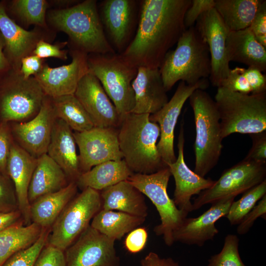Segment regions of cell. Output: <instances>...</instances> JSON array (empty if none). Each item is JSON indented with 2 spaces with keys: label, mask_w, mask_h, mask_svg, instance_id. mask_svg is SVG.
I'll return each mask as SVG.
<instances>
[{
  "label": "cell",
  "mask_w": 266,
  "mask_h": 266,
  "mask_svg": "<svg viewBox=\"0 0 266 266\" xmlns=\"http://www.w3.org/2000/svg\"><path fill=\"white\" fill-rule=\"evenodd\" d=\"M191 1L140 0L135 35L121 54L138 67L159 68L186 30L184 18Z\"/></svg>",
  "instance_id": "obj_1"
},
{
  "label": "cell",
  "mask_w": 266,
  "mask_h": 266,
  "mask_svg": "<svg viewBox=\"0 0 266 266\" xmlns=\"http://www.w3.org/2000/svg\"><path fill=\"white\" fill-rule=\"evenodd\" d=\"M149 114L130 112L121 116L118 128L123 159L133 173L151 174L167 167L157 149L159 125Z\"/></svg>",
  "instance_id": "obj_2"
},
{
  "label": "cell",
  "mask_w": 266,
  "mask_h": 266,
  "mask_svg": "<svg viewBox=\"0 0 266 266\" xmlns=\"http://www.w3.org/2000/svg\"><path fill=\"white\" fill-rule=\"evenodd\" d=\"M50 24L66 33L70 49L87 54L117 53L109 43L100 19L96 0H85L65 9L48 13Z\"/></svg>",
  "instance_id": "obj_3"
},
{
  "label": "cell",
  "mask_w": 266,
  "mask_h": 266,
  "mask_svg": "<svg viewBox=\"0 0 266 266\" xmlns=\"http://www.w3.org/2000/svg\"><path fill=\"white\" fill-rule=\"evenodd\" d=\"M211 68L208 46L193 26L183 33L175 49L168 51L159 69L167 92L179 81L194 85L209 77Z\"/></svg>",
  "instance_id": "obj_4"
},
{
  "label": "cell",
  "mask_w": 266,
  "mask_h": 266,
  "mask_svg": "<svg viewBox=\"0 0 266 266\" xmlns=\"http://www.w3.org/2000/svg\"><path fill=\"white\" fill-rule=\"evenodd\" d=\"M194 116V172L204 177L217 165L223 149L220 117L215 101L201 89L189 98Z\"/></svg>",
  "instance_id": "obj_5"
},
{
  "label": "cell",
  "mask_w": 266,
  "mask_h": 266,
  "mask_svg": "<svg viewBox=\"0 0 266 266\" xmlns=\"http://www.w3.org/2000/svg\"><path fill=\"white\" fill-rule=\"evenodd\" d=\"M223 139L266 131V93L244 94L218 87L215 95Z\"/></svg>",
  "instance_id": "obj_6"
},
{
  "label": "cell",
  "mask_w": 266,
  "mask_h": 266,
  "mask_svg": "<svg viewBox=\"0 0 266 266\" xmlns=\"http://www.w3.org/2000/svg\"><path fill=\"white\" fill-rule=\"evenodd\" d=\"M89 72L100 82L120 116L132 112L135 96L132 83L138 67L121 54L88 55Z\"/></svg>",
  "instance_id": "obj_7"
},
{
  "label": "cell",
  "mask_w": 266,
  "mask_h": 266,
  "mask_svg": "<svg viewBox=\"0 0 266 266\" xmlns=\"http://www.w3.org/2000/svg\"><path fill=\"white\" fill-rule=\"evenodd\" d=\"M171 176L168 167L151 174L133 173L127 180L146 196L156 207L161 223L154 231L157 236H162L165 244L171 246L174 242L173 233L182 224L188 213L179 209L167 192Z\"/></svg>",
  "instance_id": "obj_8"
},
{
  "label": "cell",
  "mask_w": 266,
  "mask_h": 266,
  "mask_svg": "<svg viewBox=\"0 0 266 266\" xmlns=\"http://www.w3.org/2000/svg\"><path fill=\"white\" fill-rule=\"evenodd\" d=\"M100 191L87 188L67 204L50 231L47 243L65 251L101 209Z\"/></svg>",
  "instance_id": "obj_9"
},
{
  "label": "cell",
  "mask_w": 266,
  "mask_h": 266,
  "mask_svg": "<svg viewBox=\"0 0 266 266\" xmlns=\"http://www.w3.org/2000/svg\"><path fill=\"white\" fill-rule=\"evenodd\" d=\"M0 85V123L25 122L39 112L46 96L34 78L25 79L20 71Z\"/></svg>",
  "instance_id": "obj_10"
},
{
  "label": "cell",
  "mask_w": 266,
  "mask_h": 266,
  "mask_svg": "<svg viewBox=\"0 0 266 266\" xmlns=\"http://www.w3.org/2000/svg\"><path fill=\"white\" fill-rule=\"evenodd\" d=\"M266 180V163L242 160L222 173L209 189L201 191L194 201L193 210L227 198H235Z\"/></svg>",
  "instance_id": "obj_11"
},
{
  "label": "cell",
  "mask_w": 266,
  "mask_h": 266,
  "mask_svg": "<svg viewBox=\"0 0 266 266\" xmlns=\"http://www.w3.org/2000/svg\"><path fill=\"white\" fill-rule=\"evenodd\" d=\"M140 1L104 0L99 15L106 36L114 50L121 54L132 41L137 29Z\"/></svg>",
  "instance_id": "obj_12"
},
{
  "label": "cell",
  "mask_w": 266,
  "mask_h": 266,
  "mask_svg": "<svg viewBox=\"0 0 266 266\" xmlns=\"http://www.w3.org/2000/svg\"><path fill=\"white\" fill-rule=\"evenodd\" d=\"M208 85L206 78L194 85L180 81L170 100L159 110L150 115V120L157 123L160 128V139L157 147L166 166L176 160L174 150V129L185 103L194 91L198 89L205 90Z\"/></svg>",
  "instance_id": "obj_13"
},
{
  "label": "cell",
  "mask_w": 266,
  "mask_h": 266,
  "mask_svg": "<svg viewBox=\"0 0 266 266\" xmlns=\"http://www.w3.org/2000/svg\"><path fill=\"white\" fill-rule=\"evenodd\" d=\"M115 241L90 225L65 251V266H120Z\"/></svg>",
  "instance_id": "obj_14"
},
{
  "label": "cell",
  "mask_w": 266,
  "mask_h": 266,
  "mask_svg": "<svg viewBox=\"0 0 266 266\" xmlns=\"http://www.w3.org/2000/svg\"><path fill=\"white\" fill-rule=\"evenodd\" d=\"M78 154L81 173L108 161L121 160V152L118 138V128H93L82 132H73Z\"/></svg>",
  "instance_id": "obj_15"
},
{
  "label": "cell",
  "mask_w": 266,
  "mask_h": 266,
  "mask_svg": "<svg viewBox=\"0 0 266 266\" xmlns=\"http://www.w3.org/2000/svg\"><path fill=\"white\" fill-rule=\"evenodd\" d=\"M196 22L195 27L209 50V80L213 86L219 87L231 69L226 47L229 31L214 8L201 14Z\"/></svg>",
  "instance_id": "obj_16"
},
{
  "label": "cell",
  "mask_w": 266,
  "mask_h": 266,
  "mask_svg": "<svg viewBox=\"0 0 266 266\" xmlns=\"http://www.w3.org/2000/svg\"><path fill=\"white\" fill-rule=\"evenodd\" d=\"M56 119L51 98L46 96L38 114L25 122H11L14 141L33 157L47 153Z\"/></svg>",
  "instance_id": "obj_17"
},
{
  "label": "cell",
  "mask_w": 266,
  "mask_h": 266,
  "mask_svg": "<svg viewBox=\"0 0 266 266\" xmlns=\"http://www.w3.org/2000/svg\"><path fill=\"white\" fill-rule=\"evenodd\" d=\"M70 64L57 67L43 64L34 76L46 96L54 98L74 95L79 82L89 72L88 54L73 49H70Z\"/></svg>",
  "instance_id": "obj_18"
},
{
  "label": "cell",
  "mask_w": 266,
  "mask_h": 266,
  "mask_svg": "<svg viewBox=\"0 0 266 266\" xmlns=\"http://www.w3.org/2000/svg\"><path fill=\"white\" fill-rule=\"evenodd\" d=\"M74 95L90 117L95 127L118 128L121 116L94 75L88 72L81 79Z\"/></svg>",
  "instance_id": "obj_19"
},
{
  "label": "cell",
  "mask_w": 266,
  "mask_h": 266,
  "mask_svg": "<svg viewBox=\"0 0 266 266\" xmlns=\"http://www.w3.org/2000/svg\"><path fill=\"white\" fill-rule=\"evenodd\" d=\"M184 121L182 120L177 144L178 156L176 161L167 166L175 181L173 200L179 209L189 213L193 211L191 201L192 196L199 195L201 191L209 189L213 185L215 180L199 175L187 166L184 156Z\"/></svg>",
  "instance_id": "obj_20"
},
{
  "label": "cell",
  "mask_w": 266,
  "mask_h": 266,
  "mask_svg": "<svg viewBox=\"0 0 266 266\" xmlns=\"http://www.w3.org/2000/svg\"><path fill=\"white\" fill-rule=\"evenodd\" d=\"M234 198H227L212 203L209 209L198 217L185 218L173 233L174 241L200 247L207 241L213 240L219 233L216 222L228 214Z\"/></svg>",
  "instance_id": "obj_21"
},
{
  "label": "cell",
  "mask_w": 266,
  "mask_h": 266,
  "mask_svg": "<svg viewBox=\"0 0 266 266\" xmlns=\"http://www.w3.org/2000/svg\"><path fill=\"white\" fill-rule=\"evenodd\" d=\"M37 161V158L31 156L14 141L8 159L7 172L13 183L18 209L26 225L32 223L28 190Z\"/></svg>",
  "instance_id": "obj_22"
},
{
  "label": "cell",
  "mask_w": 266,
  "mask_h": 266,
  "mask_svg": "<svg viewBox=\"0 0 266 266\" xmlns=\"http://www.w3.org/2000/svg\"><path fill=\"white\" fill-rule=\"evenodd\" d=\"M132 86L135 102L132 112L152 114L168 101L159 68L138 67Z\"/></svg>",
  "instance_id": "obj_23"
},
{
  "label": "cell",
  "mask_w": 266,
  "mask_h": 266,
  "mask_svg": "<svg viewBox=\"0 0 266 266\" xmlns=\"http://www.w3.org/2000/svg\"><path fill=\"white\" fill-rule=\"evenodd\" d=\"M0 32L5 45L7 59L14 71L20 70L22 59L33 54L37 42L43 39L37 30L27 31L17 24L7 14L0 3Z\"/></svg>",
  "instance_id": "obj_24"
},
{
  "label": "cell",
  "mask_w": 266,
  "mask_h": 266,
  "mask_svg": "<svg viewBox=\"0 0 266 266\" xmlns=\"http://www.w3.org/2000/svg\"><path fill=\"white\" fill-rule=\"evenodd\" d=\"M76 144L72 130L56 118L47 154L63 170L69 182H76L81 174Z\"/></svg>",
  "instance_id": "obj_25"
},
{
  "label": "cell",
  "mask_w": 266,
  "mask_h": 266,
  "mask_svg": "<svg viewBox=\"0 0 266 266\" xmlns=\"http://www.w3.org/2000/svg\"><path fill=\"white\" fill-rule=\"evenodd\" d=\"M226 45L229 62L243 64L262 72L266 71V48L258 42L249 27L229 32Z\"/></svg>",
  "instance_id": "obj_26"
},
{
  "label": "cell",
  "mask_w": 266,
  "mask_h": 266,
  "mask_svg": "<svg viewBox=\"0 0 266 266\" xmlns=\"http://www.w3.org/2000/svg\"><path fill=\"white\" fill-rule=\"evenodd\" d=\"M101 209L116 210L146 218L148 207L144 195L128 180L100 191Z\"/></svg>",
  "instance_id": "obj_27"
},
{
  "label": "cell",
  "mask_w": 266,
  "mask_h": 266,
  "mask_svg": "<svg viewBox=\"0 0 266 266\" xmlns=\"http://www.w3.org/2000/svg\"><path fill=\"white\" fill-rule=\"evenodd\" d=\"M69 181L61 167L47 154L37 158L28 190L30 205L38 198L57 192Z\"/></svg>",
  "instance_id": "obj_28"
},
{
  "label": "cell",
  "mask_w": 266,
  "mask_h": 266,
  "mask_svg": "<svg viewBox=\"0 0 266 266\" xmlns=\"http://www.w3.org/2000/svg\"><path fill=\"white\" fill-rule=\"evenodd\" d=\"M77 188L75 182H70L61 190L37 199L30 206L32 223L43 229L51 228L65 207L75 196Z\"/></svg>",
  "instance_id": "obj_29"
},
{
  "label": "cell",
  "mask_w": 266,
  "mask_h": 266,
  "mask_svg": "<svg viewBox=\"0 0 266 266\" xmlns=\"http://www.w3.org/2000/svg\"><path fill=\"white\" fill-rule=\"evenodd\" d=\"M133 174L123 159L108 161L81 173L75 183L82 190L90 188L100 191L128 180Z\"/></svg>",
  "instance_id": "obj_30"
},
{
  "label": "cell",
  "mask_w": 266,
  "mask_h": 266,
  "mask_svg": "<svg viewBox=\"0 0 266 266\" xmlns=\"http://www.w3.org/2000/svg\"><path fill=\"white\" fill-rule=\"evenodd\" d=\"M23 221L0 232V266L15 253L33 245L43 228L34 223L23 225Z\"/></svg>",
  "instance_id": "obj_31"
},
{
  "label": "cell",
  "mask_w": 266,
  "mask_h": 266,
  "mask_svg": "<svg viewBox=\"0 0 266 266\" xmlns=\"http://www.w3.org/2000/svg\"><path fill=\"white\" fill-rule=\"evenodd\" d=\"M263 0H214V9L229 32L249 27Z\"/></svg>",
  "instance_id": "obj_32"
},
{
  "label": "cell",
  "mask_w": 266,
  "mask_h": 266,
  "mask_svg": "<svg viewBox=\"0 0 266 266\" xmlns=\"http://www.w3.org/2000/svg\"><path fill=\"white\" fill-rule=\"evenodd\" d=\"M145 219L121 211L101 209L92 219L90 226L115 241L139 227Z\"/></svg>",
  "instance_id": "obj_33"
},
{
  "label": "cell",
  "mask_w": 266,
  "mask_h": 266,
  "mask_svg": "<svg viewBox=\"0 0 266 266\" xmlns=\"http://www.w3.org/2000/svg\"><path fill=\"white\" fill-rule=\"evenodd\" d=\"M56 118L63 120L76 132L89 130L94 125L83 106L74 95L51 98Z\"/></svg>",
  "instance_id": "obj_34"
},
{
  "label": "cell",
  "mask_w": 266,
  "mask_h": 266,
  "mask_svg": "<svg viewBox=\"0 0 266 266\" xmlns=\"http://www.w3.org/2000/svg\"><path fill=\"white\" fill-rule=\"evenodd\" d=\"M220 87L247 95L264 93H266V76L256 68L236 66L231 68Z\"/></svg>",
  "instance_id": "obj_35"
},
{
  "label": "cell",
  "mask_w": 266,
  "mask_h": 266,
  "mask_svg": "<svg viewBox=\"0 0 266 266\" xmlns=\"http://www.w3.org/2000/svg\"><path fill=\"white\" fill-rule=\"evenodd\" d=\"M49 3L45 0H15L11 8L17 17L26 26L34 25L46 29V12Z\"/></svg>",
  "instance_id": "obj_36"
},
{
  "label": "cell",
  "mask_w": 266,
  "mask_h": 266,
  "mask_svg": "<svg viewBox=\"0 0 266 266\" xmlns=\"http://www.w3.org/2000/svg\"><path fill=\"white\" fill-rule=\"evenodd\" d=\"M266 195V180L243 194L238 200L231 204L226 215L231 225H238L244 217Z\"/></svg>",
  "instance_id": "obj_37"
},
{
  "label": "cell",
  "mask_w": 266,
  "mask_h": 266,
  "mask_svg": "<svg viewBox=\"0 0 266 266\" xmlns=\"http://www.w3.org/2000/svg\"><path fill=\"white\" fill-rule=\"evenodd\" d=\"M239 241L236 235L228 234L225 238L222 249L210 257L207 266H246L239 254Z\"/></svg>",
  "instance_id": "obj_38"
},
{
  "label": "cell",
  "mask_w": 266,
  "mask_h": 266,
  "mask_svg": "<svg viewBox=\"0 0 266 266\" xmlns=\"http://www.w3.org/2000/svg\"><path fill=\"white\" fill-rule=\"evenodd\" d=\"M50 231L49 229H43L40 236L33 245L14 254L2 266H33L47 243Z\"/></svg>",
  "instance_id": "obj_39"
},
{
  "label": "cell",
  "mask_w": 266,
  "mask_h": 266,
  "mask_svg": "<svg viewBox=\"0 0 266 266\" xmlns=\"http://www.w3.org/2000/svg\"><path fill=\"white\" fill-rule=\"evenodd\" d=\"M18 209L13 183L8 175L0 170V212Z\"/></svg>",
  "instance_id": "obj_40"
},
{
  "label": "cell",
  "mask_w": 266,
  "mask_h": 266,
  "mask_svg": "<svg viewBox=\"0 0 266 266\" xmlns=\"http://www.w3.org/2000/svg\"><path fill=\"white\" fill-rule=\"evenodd\" d=\"M9 123H0V170L7 174V165L11 146L14 142Z\"/></svg>",
  "instance_id": "obj_41"
},
{
  "label": "cell",
  "mask_w": 266,
  "mask_h": 266,
  "mask_svg": "<svg viewBox=\"0 0 266 266\" xmlns=\"http://www.w3.org/2000/svg\"><path fill=\"white\" fill-rule=\"evenodd\" d=\"M64 252L47 243L33 266H65Z\"/></svg>",
  "instance_id": "obj_42"
},
{
  "label": "cell",
  "mask_w": 266,
  "mask_h": 266,
  "mask_svg": "<svg viewBox=\"0 0 266 266\" xmlns=\"http://www.w3.org/2000/svg\"><path fill=\"white\" fill-rule=\"evenodd\" d=\"M266 218V195H265L242 219L238 225L236 231L239 234L247 233L253 226L255 220L259 218Z\"/></svg>",
  "instance_id": "obj_43"
},
{
  "label": "cell",
  "mask_w": 266,
  "mask_h": 266,
  "mask_svg": "<svg viewBox=\"0 0 266 266\" xmlns=\"http://www.w3.org/2000/svg\"><path fill=\"white\" fill-rule=\"evenodd\" d=\"M214 0H192L184 16V23L186 29L194 26L199 17L214 8Z\"/></svg>",
  "instance_id": "obj_44"
},
{
  "label": "cell",
  "mask_w": 266,
  "mask_h": 266,
  "mask_svg": "<svg viewBox=\"0 0 266 266\" xmlns=\"http://www.w3.org/2000/svg\"><path fill=\"white\" fill-rule=\"evenodd\" d=\"M148 237L145 228L137 227L129 233L124 241V247L129 253H137L145 247Z\"/></svg>",
  "instance_id": "obj_45"
},
{
  "label": "cell",
  "mask_w": 266,
  "mask_h": 266,
  "mask_svg": "<svg viewBox=\"0 0 266 266\" xmlns=\"http://www.w3.org/2000/svg\"><path fill=\"white\" fill-rule=\"evenodd\" d=\"M67 43V42H65L60 44H52L44 39H41L36 44L33 54L41 59L54 57L64 60H66L67 51L61 49Z\"/></svg>",
  "instance_id": "obj_46"
},
{
  "label": "cell",
  "mask_w": 266,
  "mask_h": 266,
  "mask_svg": "<svg viewBox=\"0 0 266 266\" xmlns=\"http://www.w3.org/2000/svg\"><path fill=\"white\" fill-rule=\"evenodd\" d=\"M250 135L252 145L244 159L266 163V131Z\"/></svg>",
  "instance_id": "obj_47"
},
{
  "label": "cell",
  "mask_w": 266,
  "mask_h": 266,
  "mask_svg": "<svg viewBox=\"0 0 266 266\" xmlns=\"http://www.w3.org/2000/svg\"><path fill=\"white\" fill-rule=\"evenodd\" d=\"M249 28L258 42L266 48V0L260 5Z\"/></svg>",
  "instance_id": "obj_48"
},
{
  "label": "cell",
  "mask_w": 266,
  "mask_h": 266,
  "mask_svg": "<svg viewBox=\"0 0 266 266\" xmlns=\"http://www.w3.org/2000/svg\"><path fill=\"white\" fill-rule=\"evenodd\" d=\"M43 60L34 55L23 58L21 60L20 72L25 79L35 76L41 69Z\"/></svg>",
  "instance_id": "obj_49"
},
{
  "label": "cell",
  "mask_w": 266,
  "mask_h": 266,
  "mask_svg": "<svg viewBox=\"0 0 266 266\" xmlns=\"http://www.w3.org/2000/svg\"><path fill=\"white\" fill-rule=\"evenodd\" d=\"M140 266H179L171 258H162L155 252H150L140 261Z\"/></svg>",
  "instance_id": "obj_50"
},
{
  "label": "cell",
  "mask_w": 266,
  "mask_h": 266,
  "mask_svg": "<svg viewBox=\"0 0 266 266\" xmlns=\"http://www.w3.org/2000/svg\"><path fill=\"white\" fill-rule=\"evenodd\" d=\"M21 217H22L19 209L7 212H0V232L13 224L23 221L20 220Z\"/></svg>",
  "instance_id": "obj_51"
},
{
  "label": "cell",
  "mask_w": 266,
  "mask_h": 266,
  "mask_svg": "<svg viewBox=\"0 0 266 266\" xmlns=\"http://www.w3.org/2000/svg\"><path fill=\"white\" fill-rule=\"evenodd\" d=\"M4 45V41L0 38V71L5 69L9 65L7 58L2 52Z\"/></svg>",
  "instance_id": "obj_52"
}]
</instances>
